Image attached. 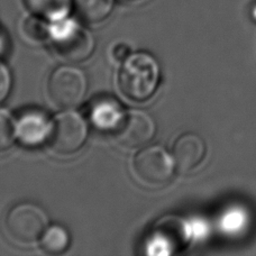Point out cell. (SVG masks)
<instances>
[{
	"label": "cell",
	"instance_id": "cell-11",
	"mask_svg": "<svg viewBox=\"0 0 256 256\" xmlns=\"http://www.w3.org/2000/svg\"><path fill=\"white\" fill-rule=\"evenodd\" d=\"M124 112L115 100L104 98L99 99L90 109V118L94 124L102 130H112L120 120Z\"/></svg>",
	"mask_w": 256,
	"mask_h": 256
},
{
	"label": "cell",
	"instance_id": "cell-9",
	"mask_svg": "<svg viewBox=\"0 0 256 256\" xmlns=\"http://www.w3.org/2000/svg\"><path fill=\"white\" fill-rule=\"evenodd\" d=\"M172 152L176 166L181 172L186 173L194 170L204 161L207 148L204 140L199 135L186 132L178 137L173 144Z\"/></svg>",
	"mask_w": 256,
	"mask_h": 256
},
{
	"label": "cell",
	"instance_id": "cell-6",
	"mask_svg": "<svg viewBox=\"0 0 256 256\" xmlns=\"http://www.w3.org/2000/svg\"><path fill=\"white\" fill-rule=\"evenodd\" d=\"M88 126L79 114L68 110L56 117L52 122L48 143L54 152L62 155L76 153L84 144Z\"/></svg>",
	"mask_w": 256,
	"mask_h": 256
},
{
	"label": "cell",
	"instance_id": "cell-12",
	"mask_svg": "<svg viewBox=\"0 0 256 256\" xmlns=\"http://www.w3.org/2000/svg\"><path fill=\"white\" fill-rule=\"evenodd\" d=\"M24 2L33 15L56 22L66 17L73 0H24Z\"/></svg>",
	"mask_w": 256,
	"mask_h": 256
},
{
	"label": "cell",
	"instance_id": "cell-19",
	"mask_svg": "<svg viewBox=\"0 0 256 256\" xmlns=\"http://www.w3.org/2000/svg\"><path fill=\"white\" fill-rule=\"evenodd\" d=\"M254 16H255V18H256V6H255V9H254Z\"/></svg>",
	"mask_w": 256,
	"mask_h": 256
},
{
	"label": "cell",
	"instance_id": "cell-17",
	"mask_svg": "<svg viewBox=\"0 0 256 256\" xmlns=\"http://www.w3.org/2000/svg\"><path fill=\"white\" fill-rule=\"evenodd\" d=\"M12 88V78L8 68L0 62V102L8 97Z\"/></svg>",
	"mask_w": 256,
	"mask_h": 256
},
{
	"label": "cell",
	"instance_id": "cell-4",
	"mask_svg": "<svg viewBox=\"0 0 256 256\" xmlns=\"http://www.w3.org/2000/svg\"><path fill=\"white\" fill-rule=\"evenodd\" d=\"M48 222V216L42 208L32 202H22L9 210L4 225L14 240L30 244L42 237Z\"/></svg>",
	"mask_w": 256,
	"mask_h": 256
},
{
	"label": "cell",
	"instance_id": "cell-5",
	"mask_svg": "<svg viewBox=\"0 0 256 256\" xmlns=\"http://www.w3.org/2000/svg\"><path fill=\"white\" fill-rule=\"evenodd\" d=\"M136 176L150 186H162L172 179L176 163L161 146H148L136 154L132 162Z\"/></svg>",
	"mask_w": 256,
	"mask_h": 256
},
{
	"label": "cell",
	"instance_id": "cell-3",
	"mask_svg": "<svg viewBox=\"0 0 256 256\" xmlns=\"http://www.w3.org/2000/svg\"><path fill=\"white\" fill-rule=\"evenodd\" d=\"M88 82L80 68L63 66L56 68L48 78V91L52 102L58 108L72 109L86 97Z\"/></svg>",
	"mask_w": 256,
	"mask_h": 256
},
{
	"label": "cell",
	"instance_id": "cell-1",
	"mask_svg": "<svg viewBox=\"0 0 256 256\" xmlns=\"http://www.w3.org/2000/svg\"><path fill=\"white\" fill-rule=\"evenodd\" d=\"M160 82V66L148 53L130 54L120 68L118 86L132 102H145L154 94Z\"/></svg>",
	"mask_w": 256,
	"mask_h": 256
},
{
	"label": "cell",
	"instance_id": "cell-18",
	"mask_svg": "<svg viewBox=\"0 0 256 256\" xmlns=\"http://www.w3.org/2000/svg\"><path fill=\"white\" fill-rule=\"evenodd\" d=\"M112 56L117 61L125 60V58L130 56V46H127V45L124 43L117 44L116 46L114 48Z\"/></svg>",
	"mask_w": 256,
	"mask_h": 256
},
{
	"label": "cell",
	"instance_id": "cell-8",
	"mask_svg": "<svg viewBox=\"0 0 256 256\" xmlns=\"http://www.w3.org/2000/svg\"><path fill=\"white\" fill-rule=\"evenodd\" d=\"M153 246L161 248V253L168 254L181 250L188 242V228L182 219L166 217L160 220L152 234Z\"/></svg>",
	"mask_w": 256,
	"mask_h": 256
},
{
	"label": "cell",
	"instance_id": "cell-14",
	"mask_svg": "<svg viewBox=\"0 0 256 256\" xmlns=\"http://www.w3.org/2000/svg\"><path fill=\"white\" fill-rule=\"evenodd\" d=\"M40 240V248L50 255L64 253L68 248L71 242L68 230L58 225L48 227Z\"/></svg>",
	"mask_w": 256,
	"mask_h": 256
},
{
	"label": "cell",
	"instance_id": "cell-13",
	"mask_svg": "<svg viewBox=\"0 0 256 256\" xmlns=\"http://www.w3.org/2000/svg\"><path fill=\"white\" fill-rule=\"evenodd\" d=\"M78 17L88 24H99L110 15L112 0H73Z\"/></svg>",
	"mask_w": 256,
	"mask_h": 256
},
{
	"label": "cell",
	"instance_id": "cell-7",
	"mask_svg": "<svg viewBox=\"0 0 256 256\" xmlns=\"http://www.w3.org/2000/svg\"><path fill=\"white\" fill-rule=\"evenodd\" d=\"M114 138L125 148H140L153 138L155 122L148 114L142 110L124 112L112 130Z\"/></svg>",
	"mask_w": 256,
	"mask_h": 256
},
{
	"label": "cell",
	"instance_id": "cell-15",
	"mask_svg": "<svg viewBox=\"0 0 256 256\" xmlns=\"http://www.w3.org/2000/svg\"><path fill=\"white\" fill-rule=\"evenodd\" d=\"M22 33L25 38L33 43H43L51 38V28L45 24L43 18L38 16L27 17L22 22Z\"/></svg>",
	"mask_w": 256,
	"mask_h": 256
},
{
	"label": "cell",
	"instance_id": "cell-10",
	"mask_svg": "<svg viewBox=\"0 0 256 256\" xmlns=\"http://www.w3.org/2000/svg\"><path fill=\"white\" fill-rule=\"evenodd\" d=\"M52 122L44 114L40 112H28L22 114L16 125V135L25 145H38L48 140Z\"/></svg>",
	"mask_w": 256,
	"mask_h": 256
},
{
	"label": "cell",
	"instance_id": "cell-2",
	"mask_svg": "<svg viewBox=\"0 0 256 256\" xmlns=\"http://www.w3.org/2000/svg\"><path fill=\"white\" fill-rule=\"evenodd\" d=\"M51 28V44L58 56L68 62L79 63L94 50V36L88 30L71 20H58Z\"/></svg>",
	"mask_w": 256,
	"mask_h": 256
},
{
	"label": "cell",
	"instance_id": "cell-16",
	"mask_svg": "<svg viewBox=\"0 0 256 256\" xmlns=\"http://www.w3.org/2000/svg\"><path fill=\"white\" fill-rule=\"evenodd\" d=\"M16 135V127L12 117L0 110V152L10 148Z\"/></svg>",
	"mask_w": 256,
	"mask_h": 256
}]
</instances>
